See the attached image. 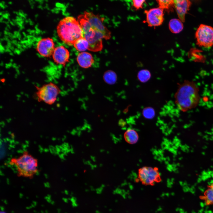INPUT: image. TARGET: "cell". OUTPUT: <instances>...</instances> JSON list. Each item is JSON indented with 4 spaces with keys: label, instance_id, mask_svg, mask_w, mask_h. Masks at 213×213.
<instances>
[{
    "label": "cell",
    "instance_id": "obj_7",
    "mask_svg": "<svg viewBox=\"0 0 213 213\" xmlns=\"http://www.w3.org/2000/svg\"><path fill=\"white\" fill-rule=\"evenodd\" d=\"M196 44L199 46L209 48L213 46V28L201 24L197 29L195 35Z\"/></svg>",
    "mask_w": 213,
    "mask_h": 213
},
{
    "label": "cell",
    "instance_id": "obj_18",
    "mask_svg": "<svg viewBox=\"0 0 213 213\" xmlns=\"http://www.w3.org/2000/svg\"><path fill=\"white\" fill-rule=\"evenodd\" d=\"M151 77V73L146 69L142 70L138 72L137 78L142 83H145L149 80Z\"/></svg>",
    "mask_w": 213,
    "mask_h": 213
},
{
    "label": "cell",
    "instance_id": "obj_20",
    "mask_svg": "<svg viewBox=\"0 0 213 213\" xmlns=\"http://www.w3.org/2000/svg\"><path fill=\"white\" fill-rule=\"evenodd\" d=\"M142 113L144 118L149 119L153 118L155 114L154 109L151 107L145 108L142 111Z\"/></svg>",
    "mask_w": 213,
    "mask_h": 213
},
{
    "label": "cell",
    "instance_id": "obj_3",
    "mask_svg": "<svg viewBox=\"0 0 213 213\" xmlns=\"http://www.w3.org/2000/svg\"><path fill=\"white\" fill-rule=\"evenodd\" d=\"M57 31L61 40L69 45H73L77 40L83 37L79 22L72 17H66L61 20Z\"/></svg>",
    "mask_w": 213,
    "mask_h": 213
},
{
    "label": "cell",
    "instance_id": "obj_6",
    "mask_svg": "<svg viewBox=\"0 0 213 213\" xmlns=\"http://www.w3.org/2000/svg\"><path fill=\"white\" fill-rule=\"evenodd\" d=\"M138 180L143 185H153L161 180L158 168L144 166L138 170Z\"/></svg>",
    "mask_w": 213,
    "mask_h": 213
},
{
    "label": "cell",
    "instance_id": "obj_13",
    "mask_svg": "<svg viewBox=\"0 0 213 213\" xmlns=\"http://www.w3.org/2000/svg\"><path fill=\"white\" fill-rule=\"evenodd\" d=\"M180 20L176 18L171 19L169 23V28L170 31L174 33H178L183 29V25Z\"/></svg>",
    "mask_w": 213,
    "mask_h": 213
},
{
    "label": "cell",
    "instance_id": "obj_12",
    "mask_svg": "<svg viewBox=\"0 0 213 213\" xmlns=\"http://www.w3.org/2000/svg\"><path fill=\"white\" fill-rule=\"evenodd\" d=\"M77 60L79 65L85 69L91 67L94 62L92 55L86 52L79 53L77 56Z\"/></svg>",
    "mask_w": 213,
    "mask_h": 213
},
{
    "label": "cell",
    "instance_id": "obj_1",
    "mask_svg": "<svg viewBox=\"0 0 213 213\" xmlns=\"http://www.w3.org/2000/svg\"><path fill=\"white\" fill-rule=\"evenodd\" d=\"M103 19L92 12L85 11L78 17L83 36L89 44L88 50L93 52L100 51L103 48L102 39L111 38V32L103 23Z\"/></svg>",
    "mask_w": 213,
    "mask_h": 213
},
{
    "label": "cell",
    "instance_id": "obj_19",
    "mask_svg": "<svg viewBox=\"0 0 213 213\" xmlns=\"http://www.w3.org/2000/svg\"><path fill=\"white\" fill-rule=\"evenodd\" d=\"M159 8L162 9H166L168 11L174 6V0H156Z\"/></svg>",
    "mask_w": 213,
    "mask_h": 213
},
{
    "label": "cell",
    "instance_id": "obj_15",
    "mask_svg": "<svg viewBox=\"0 0 213 213\" xmlns=\"http://www.w3.org/2000/svg\"><path fill=\"white\" fill-rule=\"evenodd\" d=\"M73 45L77 50L80 51H84L88 49L89 47L88 42L83 37L77 40Z\"/></svg>",
    "mask_w": 213,
    "mask_h": 213
},
{
    "label": "cell",
    "instance_id": "obj_23",
    "mask_svg": "<svg viewBox=\"0 0 213 213\" xmlns=\"http://www.w3.org/2000/svg\"><path fill=\"white\" fill-rule=\"evenodd\" d=\"M1 213H6L4 212L3 211V212H1Z\"/></svg>",
    "mask_w": 213,
    "mask_h": 213
},
{
    "label": "cell",
    "instance_id": "obj_22",
    "mask_svg": "<svg viewBox=\"0 0 213 213\" xmlns=\"http://www.w3.org/2000/svg\"><path fill=\"white\" fill-rule=\"evenodd\" d=\"M208 188H210L213 190V183H212L210 185L208 186Z\"/></svg>",
    "mask_w": 213,
    "mask_h": 213
},
{
    "label": "cell",
    "instance_id": "obj_21",
    "mask_svg": "<svg viewBox=\"0 0 213 213\" xmlns=\"http://www.w3.org/2000/svg\"><path fill=\"white\" fill-rule=\"evenodd\" d=\"M145 1V0H133V6L136 9L142 8L143 3Z\"/></svg>",
    "mask_w": 213,
    "mask_h": 213
},
{
    "label": "cell",
    "instance_id": "obj_2",
    "mask_svg": "<svg viewBox=\"0 0 213 213\" xmlns=\"http://www.w3.org/2000/svg\"><path fill=\"white\" fill-rule=\"evenodd\" d=\"M175 97L178 107L183 111L195 107L200 99L198 90L196 85L193 83L187 81L179 85Z\"/></svg>",
    "mask_w": 213,
    "mask_h": 213
},
{
    "label": "cell",
    "instance_id": "obj_16",
    "mask_svg": "<svg viewBox=\"0 0 213 213\" xmlns=\"http://www.w3.org/2000/svg\"><path fill=\"white\" fill-rule=\"evenodd\" d=\"M200 198L204 201L207 206L213 204V190L211 188L208 189L204 192V195L200 196Z\"/></svg>",
    "mask_w": 213,
    "mask_h": 213
},
{
    "label": "cell",
    "instance_id": "obj_9",
    "mask_svg": "<svg viewBox=\"0 0 213 213\" xmlns=\"http://www.w3.org/2000/svg\"><path fill=\"white\" fill-rule=\"evenodd\" d=\"M55 48L54 41L50 38L40 39L36 46V49L40 55L46 57L52 55Z\"/></svg>",
    "mask_w": 213,
    "mask_h": 213
},
{
    "label": "cell",
    "instance_id": "obj_8",
    "mask_svg": "<svg viewBox=\"0 0 213 213\" xmlns=\"http://www.w3.org/2000/svg\"><path fill=\"white\" fill-rule=\"evenodd\" d=\"M146 15V22L150 27L160 25L164 20L163 10L158 8L151 9L144 11Z\"/></svg>",
    "mask_w": 213,
    "mask_h": 213
},
{
    "label": "cell",
    "instance_id": "obj_14",
    "mask_svg": "<svg viewBox=\"0 0 213 213\" xmlns=\"http://www.w3.org/2000/svg\"><path fill=\"white\" fill-rule=\"evenodd\" d=\"M124 138L126 142L132 144L137 143L139 139V136L137 132L135 130L129 129L124 133Z\"/></svg>",
    "mask_w": 213,
    "mask_h": 213
},
{
    "label": "cell",
    "instance_id": "obj_4",
    "mask_svg": "<svg viewBox=\"0 0 213 213\" xmlns=\"http://www.w3.org/2000/svg\"><path fill=\"white\" fill-rule=\"evenodd\" d=\"M9 163L16 167L18 177L31 179L38 171L37 159L27 151L18 158H12Z\"/></svg>",
    "mask_w": 213,
    "mask_h": 213
},
{
    "label": "cell",
    "instance_id": "obj_5",
    "mask_svg": "<svg viewBox=\"0 0 213 213\" xmlns=\"http://www.w3.org/2000/svg\"><path fill=\"white\" fill-rule=\"evenodd\" d=\"M36 87L37 90L36 95L38 101L49 105H52L55 102L61 92L59 87L51 82Z\"/></svg>",
    "mask_w": 213,
    "mask_h": 213
},
{
    "label": "cell",
    "instance_id": "obj_17",
    "mask_svg": "<svg viewBox=\"0 0 213 213\" xmlns=\"http://www.w3.org/2000/svg\"><path fill=\"white\" fill-rule=\"evenodd\" d=\"M103 78L104 81L106 83L112 85L116 83L117 77L116 73L114 72L109 70L104 73Z\"/></svg>",
    "mask_w": 213,
    "mask_h": 213
},
{
    "label": "cell",
    "instance_id": "obj_11",
    "mask_svg": "<svg viewBox=\"0 0 213 213\" xmlns=\"http://www.w3.org/2000/svg\"><path fill=\"white\" fill-rule=\"evenodd\" d=\"M174 3L179 19L184 22L185 15L191 4V2L188 0H174Z\"/></svg>",
    "mask_w": 213,
    "mask_h": 213
},
{
    "label": "cell",
    "instance_id": "obj_10",
    "mask_svg": "<svg viewBox=\"0 0 213 213\" xmlns=\"http://www.w3.org/2000/svg\"><path fill=\"white\" fill-rule=\"evenodd\" d=\"M52 56L54 62L57 64L64 66L69 61V52L66 48L62 46L55 47Z\"/></svg>",
    "mask_w": 213,
    "mask_h": 213
}]
</instances>
